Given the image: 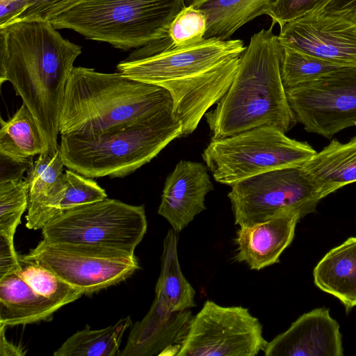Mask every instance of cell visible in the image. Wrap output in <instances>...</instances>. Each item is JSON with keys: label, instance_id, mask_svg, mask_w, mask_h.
<instances>
[{"label": "cell", "instance_id": "cell-19", "mask_svg": "<svg viewBox=\"0 0 356 356\" xmlns=\"http://www.w3.org/2000/svg\"><path fill=\"white\" fill-rule=\"evenodd\" d=\"M314 282L336 297L348 313L356 306V236L331 249L316 265Z\"/></svg>", "mask_w": 356, "mask_h": 356}, {"label": "cell", "instance_id": "cell-5", "mask_svg": "<svg viewBox=\"0 0 356 356\" xmlns=\"http://www.w3.org/2000/svg\"><path fill=\"white\" fill-rule=\"evenodd\" d=\"M181 136L182 125L170 107L98 136L61 135L59 151L64 165L84 177L122 178Z\"/></svg>", "mask_w": 356, "mask_h": 356}, {"label": "cell", "instance_id": "cell-32", "mask_svg": "<svg viewBox=\"0 0 356 356\" xmlns=\"http://www.w3.org/2000/svg\"><path fill=\"white\" fill-rule=\"evenodd\" d=\"M82 1L28 0L26 8L13 22L23 20L49 21Z\"/></svg>", "mask_w": 356, "mask_h": 356}, {"label": "cell", "instance_id": "cell-20", "mask_svg": "<svg viewBox=\"0 0 356 356\" xmlns=\"http://www.w3.org/2000/svg\"><path fill=\"white\" fill-rule=\"evenodd\" d=\"M301 168L318 188L323 198L356 182V136L345 143L333 139Z\"/></svg>", "mask_w": 356, "mask_h": 356}, {"label": "cell", "instance_id": "cell-15", "mask_svg": "<svg viewBox=\"0 0 356 356\" xmlns=\"http://www.w3.org/2000/svg\"><path fill=\"white\" fill-rule=\"evenodd\" d=\"M190 309L172 311L154 298L143 318L135 323L119 356L176 355L193 320Z\"/></svg>", "mask_w": 356, "mask_h": 356}, {"label": "cell", "instance_id": "cell-8", "mask_svg": "<svg viewBox=\"0 0 356 356\" xmlns=\"http://www.w3.org/2000/svg\"><path fill=\"white\" fill-rule=\"evenodd\" d=\"M316 152L307 142L263 126L236 135L211 139L202 154L214 179L232 186L271 170L302 167Z\"/></svg>", "mask_w": 356, "mask_h": 356}, {"label": "cell", "instance_id": "cell-18", "mask_svg": "<svg viewBox=\"0 0 356 356\" xmlns=\"http://www.w3.org/2000/svg\"><path fill=\"white\" fill-rule=\"evenodd\" d=\"M63 162L59 149L55 154L39 155L27 170L24 180L29 187L26 227L42 229L51 218L53 209L65 185Z\"/></svg>", "mask_w": 356, "mask_h": 356}, {"label": "cell", "instance_id": "cell-28", "mask_svg": "<svg viewBox=\"0 0 356 356\" xmlns=\"http://www.w3.org/2000/svg\"><path fill=\"white\" fill-rule=\"evenodd\" d=\"M29 205L26 181L0 183V234L14 237Z\"/></svg>", "mask_w": 356, "mask_h": 356}, {"label": "cell", "instance_id": "cell-27", "mask_svg": "<svg viewBox=\"0 0 356 356\" xmlns=\"http://www.w3.org/2000/svg\"><path fill=\"white\" fill-rule=\"evenodd\" d=\"M282 49L280 74L286 89L308 83L343 67L294 49Z\"/></svg>", "mask_w": 356, "mask_h": 356}, {"label": "cell", "instance_id": "cell-21", "mask_svg": "<svg viewBox=\"0 0 356 356\" xmlns=\"http://www.w3.org/2000/svg\"><path fill=\"white\" fill-rule=\"evenodd\" d=\"M60 308L35 292L17 273L0 277V324L8 327L48 321Z\"/></svg>", "mask_w": 356, "mask_h": 356}, {"label": "cell", "instance_id": "cell-12", "mask_svg": "<svg viewBox=\"0 0 356 356\" xmlns=\"http://www.w3.org/2000/svg\"><path fill=\"white\" fill-rule=\"evenodd\" d=\"M282 47L343 67H356V13L321 9L288 22L278 35Z\"/></svg>", "mask_w": 356, "mask_h": 356}, {"label": "cell", "instance_id": "cell-35", "mask_svg": "<svg viewBox=\"0 0 356 356\" xmlns=\"http://www.w3.org/2000/svg\"><path fill=\"white\" fill-rule=\"evenodd\" d=\"M0 27L14 22L26 8L28 0H1Z\"/></svg>", "mask_w": 356, "mask_h": 356}, {"label": "cell", "instance_id": "cell-2", "mask_svg": "<svg viewBox=\"0 0 356 356\" xmlns=\"http://www.w3.org/2000/svg\"><path fill=\"white\" fill-rule=\"evenodd\" d=\"M245 49L241 40L211 38L143 58H126L117 69L131 79L165 89L172 99L173 114L182 125V136H188L230 87Z\"/></svg>", "mask_w": 356, "mask_h": 356}, {"label": "cell", "instance_id": "cell-39", "mask_svg": "<svg viewBox=\"0 0 356 356\" xmlns=\"http://www.w3.org/2000/svg\"><path fill=\"white\" fill-rule=\"evenodd\" d=\"M191 1H193V0H191Z\"/></svg>", "mask_w": 356, "mask_h": 356}, {"label": "cell", "instance_id": "cell-16", "mask_svg": "<svg viewBox=\"0 0 356 356\" xmlns=\"http://www.w3.org/2000/svg\"><path fill=\"white\" fill-rule=\"evenodd\" d=\"M213 188L203 163L181 160L165 179L158 214L179 233L206 209L205 197Z\"/></svg>", "mask_w": 356, "mask_h": 356}, {"label": "cell", "instance_id": "cell-36", "mask_svg": "<svg viewBox=\"0 0 356 356\" xmlns=\"http://www.w3.org/2000/svg\"><path fill=\"white\" fill-rule=\"evenodd\" d=\"M6 326L0 324V356H21L26 354L23 348L18 347L8 341L4 332Z\"/></svg>", "mask_w": 356, "mask_h": 356}, {"label": "cell", "instance_id": "cell-10", "mask_svg": "<svg viewBox=\"0 0 356 356\" xmlns=\"http://www.w3.org/2000/svg\"><path fill=\"white\" fill-rule=\"evenodd\" d=\"M268 341L247 308L207 300L193 318L177 356H255Z\"/></svg>", "mask_w": 356, "mask_h": 356}, {"label": "cell", "instance_id": "cell-22", "mask_svg": "<svg viewBox=\"0 0 356 356\" xmlns=\"http://www.w3.org/2000/svg\"><path fill=\"white\" fill-rule=\"evenodd\" d=\"M273 0H193L207 19L204 39L227 40L254 18L266 15Z\"/></svg>", "mask_w": 356, "mask_h": 356}, {"label": "cell", "instance_id": "cell-9", "mask_svg": "<svg viewBox=\"0 0 356 356\" xmlns=\"http://www.w3.org/2000/svg\"><path fill=\"white\" fill-rule=\"evenodd\" d=\"M227 197L234 224L250 227L277 214L293 211L301 218L315 211L323 199L316 185L301 167L259 174L231 186Z\"/></svg>", "mask_w": 356, "mask_h": 356}, {"label": "cell", "instance_id": "cell-11", "mask_svg": "<svg viewBox=\"0 0 356 356\" xmlns=\"http://www.w3.org/2000/svg\"><path fill=\"white\" fill-rule=\"evenodd\" d=\"M298 122L310 133L330 139L356 124V67H342L286 89Z\"/></svg>", "mask_w": 356, "mask_h": 356}, {"label": "cell", "instance_id": "cell-34", "mask_svg": "<svg viewBox=\"0 0 356 356\" xmlns=\"http://www.w3.org/2000/svg\"><path fill=\"white\" fill-rule=\"evenodd\" d=\"M13 238L0 234V277L15 273L19 268V254L15 250Z\"/></svg>", "mask_w": 356, "mask_h": 356}, {"label": "cell", "instance_id": "cell-13", "mask_svg": "<svg viewBox=\"0 0 356 356\" xmlns=\"http://www.w3.org/2000/svg\"><path fill=\"white\" fill-rule=\"evenodd\" d=\"M21 256L49 270L83 295L118 284L140 268L135 255L95 254L52 244L44 239Z\"/></svg>", "mask_w": 356, "mask_h": 356}, {"label": "cell", "instance_id": "cell-37", "mask_svg": "<svg viewBox=\"0 0 356 356\" xmlns=\"http://www.w3.org/2000/svg\"><path fill=\"white\" fill-rule=\"evenodd\" d=\"M324 9L333 10H349L356 13V0H331Z\"/></svg>", "mask_w": 356, "mask_h": 356}, {"label": "cell", "instance_id": "cell-31", "mask_svg": "<svg viewBox=\"0 0 356 356\" xmlns=\"http://www.w3.org/2000/svg\"><path fill=\"white\" fill-rule=\"evenodd\" d=\"M331 0H273L266 15L280 27L307 13L324 8Z\"/></svg>", "mask_w": 356, "mask_h": 356}, {"label": "cell", "instance_id": "cell-29", "mask_svg": "<svg viewBox=\"0 0 356 356\" xmlns=\"http://www.w3.org/2000/svg\"><path fill=\"white\" fill-rule=\"evenodd\" d=\"M65 188L55 207L52 218L73 207L107 197L105 190L92 178L84 177L70 169L65 172Z\"/></svg>", "mask_w": 356, "mask_h": 356}, {"label": "cell", "instance_id": "cell-4", "mask_svg": "<svg viewBox=\"0 0 356 356\" xmlns=\"http://www.w3.org/2000/svg\"><path fill=\"white\" fill-rule=\"evenodd\" d=\"M172 107L164 88L120 72L74 67L59 118L60 135L95 136Z\"/></svg>", "mask_w": 356, "mask_h": 356}, {"label": "cell", "instance_id": "cell-7", "mask_svg": "<svg viewBox=\"0 0 356 356\" xmlns=\"http://www.w3.org/2000/svg\"><path fill=\"white\" fill-rule=\"evenodd\" d=\"M147 229L145 208L104 200L70 209L42 228L43 239L99 254L131 257Z\"/></svg>", "mask_w": 356, "mask_h": 356}, {"label": "cell", "instance_id": "cell-26", "mask_svg": "<svg viewBox=\"0 0 356 356\" xmlns=\"http://www.w3.org/2000/svg\"><path fill=\"white\" fill-rule=\"evenodd\" d=\"M17 273L38 294L60 307L74 302L83 294L49 270L19 254Z\"/></svg>", "mask_w": 356, "mask_h": 356}, {"label": "cell", "instance_id": "cell-23", "mask_svg": "<svg viewBox=\"0 0 356 356\" xmlns=\"http://www.w3.org/2000/svg\"><path fill=\"white\" fill-rule=\"evenodd\" d=\"M173 229L163 239L161 273L155 287V298L172 311L195 307V291L182 273L178 259V235Z\"/></svg>", "mask_w": 356, "mask_h": 356}, {"label": "cell", "instance_id": "cell-38", "mask_svg": "<svg viewBox=\"0 0 356 356\" xmlns=\"http://www.w3.org/2000/svg\"><path fill=\"white\" fill-rule=\"evenodd\" d=\"M355 126H356V124H355Z\"/></svg>", "mask_w": 356, "mask_h": 356}, {"label": "cell", "instance_id": "cell-33", "mask_svg": "<svg viewBox=\"0 0 356 356\" xmlns=\"http://www.w3.org/2000/svg\"><path fill=\"white\" fill-rule=\"evenodd\" d=\"M33 163L32 158L19 159L0 153V183L23 180L24 172Z\"/></svg>", "mask_w": 356, "mask_h": 356}, {"label": "cell", "instance_id": "cell-6", "mask_svg": "<svg viewBox=\"0 0 356 356\" xmlns=\"http://www.w3.org/2000/svg\"><path fill=\"white\" fill-rule=\"evenodd\" d=\"M186 0H83L49 22L87 39L127 50L168 37Z\"/></svg>", "mask_w": 356, "mask_h": 356}, {"label": "cell", "instance_id": "cell-14", "mask_svg": "<svg viewBox=\"0 0 356 356\" xmlns=\"http://www.w3.org/2000/svg\"><path fill=\"white\" fill-rule=\"evenodd\" d=\"M340 326L325 307L300 316L264 350L266 356H343Z\"/></svg>", "mask_w": 356, "mask_h": 356}, {"label": "cell", "instance_id": "cell-24", "mask_svg": "<svg viewBox=\"0 0 356 356\" xmlns=\"http://www.w3.org/2000/svg\"><path fill=\"white\" fill-rule=\"evenodd\" d=\"M0 153L19 159L49 153L41 129L24 103L8 120L1 118Z\"/></svg>", "mask_w": 356, "mask_h": 356}, {"label": "cell", "instance_id": "cell-1", "mask_svg": "<svg viewBox=\"0 0 356 356\" xmlns=\"http://www.w3.org/2000/svg\"><path fill=\"white\" fill-rule=\"evenodd\" d=\"M49 21L23 20L0 27V84L9 81L30 110L48 144L59 149V118L66 84L81 47Z\"/></svg>", "mask_w": 356, "mask_h": 356}, {"label": "cell", "instance_id": "cell-17", "mask_svg": "<svg viewBox=\"0 0 356 356\" xmlns=\"http://www.w3.org/2000/svg\"><path fill=\"white\" fill-rule=\"evenodd\" d=\"M301 218L299 213L287 211L265 222L240 227L234 239L237 246L235 260L257 270L278 263L293 241L296 225Z\"/></svg>", "mask_w": 356, "mask_h": 356}, {"label": "cell", "instance_id": "cell-30", "mask_svg": "<svg viewBox=\"0 0 356 356\" xmlns=\"http://www.w3.org/2000/svg\"><path fill=\"white\" fill-rule=\"evenodd\" d=\"M207 19L193 4L186 6L170 24L168 37L173 47H185L204 40Z\"/></svg>", "mask_w": 356, "mask_h": 356}, {"label": "cell", "instance_id": "cell-25", "mask_svg": "<svg viewBox=\"0 0 356 356\" xmlns=\"http://www.w3.org/2000/svg\"><path fill=\"white\" fill-rule=\"evenodd\" d=\"M132 323L130 316L99 330L86 327L77 331L54 353V356H116L127 330Z\"/></svg>", "mask_w": 356, "mask_h": 356}, {"label": "cell", "instance_id": "cell-3", "mask_svg": "<svg viewBox=\"0 0 356 356\" xmlns=\"http://www.w3.org/2000/svg\"><path fill=\"white\" fill-rule=\"evenodd\" d=\"M273 26L251 37L230 87L216 107L204 115L211 139L263 126L286 134L298 122L282 81V49Z\"/></svg>", "mask_w": 356, "mask_h": 356}]
</instances>
